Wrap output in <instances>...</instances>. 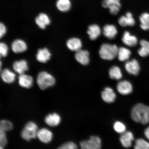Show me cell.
Wrapping results in <instances>:
<instances>
[{
  "mask_svg": "<svg viewBox=\"0 0 149 149\" xmlns=\"http://www.w3.org/2000/svg\"><path fill=\"white\" fill-rule=\"evenodd\" d=\"M132 120L135 122L145 125L149 123V107L142 103L136 104L131 112Z\"/></svg>",
  "mask_w": 149,
  "mask_h": 149,
  "instance_id": "cell-1",
  "label": "cell"
},
{
  "mask_svg": "<svg viewBox=\"0 0 149 149\" xmlns=\"http://www.w3.org/2000/svg\"><path fill=\"white\" fill-rule=\"evenodd\" d=\"M118 49L116 45L104 43L100 46L99 53L100 58L104 60L111 61L117 56Z\"/></svg>",
  "mask_w": 149,
  "mask_h": 149,
  "instance_id": "cell-2",
  "label": "cell"
},
{
  "mask_svg": "<svg viewBox=\"0 0 149 149\" xmlns=\"http://www.w3.org/2000/svg\"><path fill=\"white\" fill-rule=\"evenodd\" d=\"M37 81L40 88L45 90L53 86L55 83V79L51 74L46 72H41L37 76Z\"/></svg>",
  "mask_w": 149,
  "mask_h": 149,
  "instance_id": "cell-3",
  "label": "cell"
},
{
  "mask_svg": "<svg viewBox=\"0 0 149 149\" xmlns=\"http://www.w3.org/2000/svg\"><path fill=\"white\" fill-rule=\"evenodd\" d=\"M38 127L35 123L29 122L27 123L21 132V136L26 141H29L37 137Z\"/></svg>",
  "mask_w": 149,
  "mask_h": 149,
  "instance_id": "cell-4",
  "label": "cell"
},
{
  "mask_svg": "<svg viewBox=\"0 0 149 149\" xmlns=\"http://www.w3.org/2000/svg\"><path fill=\"white\" fill-rule=\"evenodd\" d=\"M101 140L97 136H91L87 140L81 141L80 146L83 149H100L102 147Z\"/></svg>",
  "mask_w": 149,
  "mask_h": 149,
  "instance_id": "cell-5",
  "label": "cell"
},
{
  "mask_svg": "<svg viewBox=\"0 0 149 149\" xmlns=\"http://www.w3.org/2000/svg\"><path fill=\"white\" fill-rule=\"evenodd\" d=\"M102 6L104 8H109L113 15L118 14L121 7L120 0H103Z\"/></svg>",
  "mask_w": 149,
  "mask_h": 149,
  "instance_id": "cell-6",
  "label": "cell"
},
{
  "mask_svg": "<svg viewBox=\"0 0 149 149\" xmlns=\"http://www.w3.org/2000/svg\"><path fill=\"white\" fill-rule=\"evenodd\" d=\"M125 68L128 73L134 76L137 75L141 70L138 61L135 59L127 61L125 65Z\"/></svg>",
  "mask_w": 149,
  "mask_h": 149,
  "instance_id": "cell-7",
  "label": "cell"
},
{
  "mask_svg": "<svg viewBox=\"0 0 149 149\" xmlns=\"http://www.w3.org/2000/svg\"><path fill=\"white\" fill-rule=\"evenodd\" d=\"M89 52L86 50L81 49L76 52L75 58L76 61L82 65L86 66L90 62Z\"/></svg>",
  "mask_w": 149,
  "mask_h": 149,
  "instance_id": "cell-8",
  "label": "cell"
},
{
  "mask_svg": "<svg viewBox=\"0 0 149 149\" xmlns=\"http://www.w3.org/2000/svg\"><path fill=\"white\" fill-rule=\"evenodd\" d=\"M117 88L120 94L124 95L130 94L133 89L131 83L126 80L119 82L117 84Z\"/></svg>",
  "mask_w": 149,
  "mask_h": 149,
  "instance_id": "cell-9",
  "label": "cell"
},
{
  "mask_svg": "<svg viewBox=\"0 0 149 149\" xmlns=\"http://www.w3.org/2000/svg\"><path fill=\"white\" fill-rule=\"evenodd\" d=\"M118 23L123 27H132L135 25V21L131 13L128 12L126 13L125 15L120 17L118 19Z\"/></svg>",
  "mask_w": 149,
  "mask_h": 149,
  "instance_id": "cell-10",
  "label": "cell"
},
{
  "mask_svg": "<svg viewBox=\"0 0 149 149\" xmlns=\"http://www.w3.org/2000/svg\"><path fill=\"white\" fill-rule=\"evenodd\" d=\"M122 41L125 45L131 47L136 46L138 40L137 37L131 34L129 31H125L122 38Z\"/></svg>",
  "mask_w": 149,
  "mask_h": 149,
  "instance_id": "cell-11",
  "label": "cell"
},
{
  "mask_svg": "<svg viewBox=\"0 0 149 149\" xmlns=\"http://www.w3.org/2000/svg\"><path fill=\"white\" fill-rule=\"evenodd\" d=\"M37 137L42 142L48 143L51 141L53 139V134L49 130L45 128H43L38 130Z\"/></svg>",
  "mask_w": 149,
  "mask_h": 149,
  "instance_id": "cell-12",
  "label": "cell"
},
{
  "mask_svg": "<svg viewBox=\"0 0 149 149\" xmlns=\"http://www.w3.org/2000/svg\"><path fill=\"white\" fill-rule=\"evenodd\" d=\"M103 35L110 40H113L116 37L118 30L115 26L111 24H107L104 26L102 31Z\"/></svg>",
  "mask_w": 149,
  "mask_h": 149,
  "instance_id": "cell-13",
  "label": "cell"
},
{
  "mask_svg": "<svg viewBox=\"0 0 149 149\" xmlns=\"http://www.w3.org/2000/svg\"><path fill=\"white\" fill-rule=\"evenodd\" d=\"M120 139L123 146L129 148L132 146V141L134 140L133 134L130 131L125 132L121 134Z\"/></svg>",
  "mask_w": 149,
  "mask_h": 149,
  "instance_id": "cell-14",
  "label": "cell"
},
{
  "mask_svg": "<svg viewBox=\"0 0 149 149\" xmlns=\"http://www.w3.org/2000/svg\"><path fill=\"white\" fill-rule=\"evenodd\" d=\"M102 97L104 102L111 103L114 102L116 95L114 91L110 87H107L104 89L101 94Z\"/></svg>",
  "mask_w": 149,
  "mask_h": 149,
  "instance_id": "cell-15",
  "label": "cell"
},
{
  "mask_svg": "<svg viewBox=\"0 0 149 149\" xmlns=\"http://www.w3.org/2000/svg\"><path fill=\"white\" fill-rule=\"evenodd\" d=\"M87 32L91 40H95L100 36L102 31L100 27L98 25L93 24L89 26Z\"/></svg>",
  "mask_w": 149,
  "mask_h": 149,
  "instance_id": "cell-16",
  "label": "cell"
},
{
  "mask_svg": "<svg viewBox=\"0 0 149 149\" xmlns=\"http://www.w3.org/2000/svg\"><path fill=\"white\" fill-rule=\"evenodd\" d=\"M27 47L25 42L20 39L15 40L12 43V51L15 53H23L27 50Z\"/></svg>",
  "mask_w": 149,
  "mask_h": 149,
  "instance_id": "cell-17",
  "label": "cell"
},
{
  "mask_svg": "<svg viewBox=\"0 0 149 149\" xmlns=\"http://www.w3.org/2000/svg\"><path fill=\"white\" fill-rule=\"evenodd\" d=\"M33 78L31 76L23 74H20L19 76V84L24 88H31L33 86Z\"/></svg>",
  "mask_w": 149,
  "mask_h": 149,
  "instance_id": "cell-18",
  "label": "cell"
},
{
  "mask_svg": "<svg viewBox=\"0 0 149 149\" xmlns=\"http://www.w3.org/2000/svg\"><path fill=\"white\" fill-rule=\"evenodd\" d=\"M66 45L70 51L76 52L81 49L82 43L79 39L74 37L67 41Z\"/></svg>",
  "mask_w": 149,
  "mask_h": 149,
  "instance_id": "cell-19",
  "label": "cell"
},
{
  "mask_svg": "<svg viewBox=\"0 0 149 149\" xmlns=\"http://www.w3.org/2000/svg\"><path fill=\"white\" fill-rule=\"evenodd\" d=\"M51 54L47 48H45L38 50L36 54V59L39 62L46 63L49 60Z\"/></svg>",
  "mask_w": 149,
  "mask_h": 149,
  "instance_id": "cell-20",
  "label": "cell"
},
{
  "mask_svg": "<svg viewBox=\"0 0 149 149\" xmlns=\"http://www.w3.org/2000/svg\"><path fill=\"white\" fill-rule=\"evenodd\" d=\"M13 68L15 72L19 74H24L29 69L27 61L25 60L15 61L13 64Z\"/></svg>",
  "mask_w": 149,
  "mask_h": 149,
  "instance_id": "cell-21",
  "label": "cell"
},
{
  "mask_svg": "<svg viewBox=\"0 0 149 149\" xmlns=\"http://www.w3.org/2000/svg\"><path fill=\"white\" fill-rule=\"evenodd\" d=\"M35 22L38 27L42 29H45L47 26L49 25L51 20L49 17L45 14L40 13L35 18Z\"/></svg>",
  "mask_w": 149,
  "mask_h": 149,
  "instance_id": "cell-22",
  "label": "cell"
},
{
  "mask_svg": "<svg viewBox=\"0 0 149 149\" xmlns=\"http://www.w3.org/2000/svg\"><path fill=\"white\" fill-rule=\"evenodd\" d=\"M45 121L48 125L55 127L58 125L61 122V118L59 115L56 113H51L47 116Z\"/></svg>",
  "mask_w": 149,
  "mask_h": 149,
  "instance_id": "cell-23",
  "label": "cell"
},
{
  "mask_svg": "<svg viewBox=\"0 0 149 149\" xmlns=\"http://www.w3.org/2000/svg\"><path fill=\"white\" fill-rule=\"evenodd\" d=\"M1 77L4 82L11 84L14 82L16 79V75L10 70L5 69L1 72Z\"/></svg>",
  "mask_w": 149,
  "mask_h": 149,
  "instance_id": "cell-24",
  "label": "cell"
},
{
  "mask_svg": "<svg viewBox=\"0 0 149 149\" xmlns=\"http://www.w3.org/2000/svg\"><path fill=\"white\" fill-rule=\"evenodd\" d=\"M131 55V52L128 48L123 47L118 48L117 57L120 61H127Z\"/></svg>",
  "mask_w": 149,
  "mask_h": 149,
  "instance_id": "cell-25",
  "label": "cell"
},
{
  "mask_svg": "<svg viewBox=\"0 0 149 149\" xmlns=\"http://www.w3.org/2000/svg\"><path fill=\"white\" fill-rule=\"evenodd\" d=\"M141 47L138 50V53L140 56L145 57L149 56V42L142 40L139 42Z\"/></svg>",
  "mask_w": 149,
  "mask_h": 149,
  "instance_id": "cell-26",
  "label": "cell"
},
{
  "mask_svg": "<svg viewBox=\"0 0 149 149\" xmlns=\"http://www.w3.org/2000/svg\"><path fill=\"white\" fill-rule=\"evenodd\" d=\"M139 20L140 22V27L143 31L149 30V13L145 12L139 16Z\"/></svg>",
  "mask_w": 149,
  "mask_h": 149,
  "instance_id": "cell-27",
  "label": "cell"
},
{
  "mask_svg": "<svg viewBox=\"0 0 149 149\" xmlns=\"http://www.w3.org/2000/svg\"><path fill=\"white\" fill-rule=\"evenodd\" d=\"M109 74L111 79L117 80L122 79L123 76L120 69L118 66H116L111 67L110 69Z\"/></svg>",
  "mask_w": 149,
  "mask_h": 149,
  "instance_id": "cell-28",
  "label": "cell"
},
{
  "mask_svg": "<svg viewBox=\"0 0 149 149\" xmlns=\"http://www.w3.org/2000/svg\"><path fill=\"white\" fill-rule=\"evenodd\" d=\"M56 6L61 12H67L70 10L71 3L70 0H58Z\"/></svg>",
  "mask_w": 149,
  "mask_h": 149,
  "instance_id": "cell-29",
  "label": "cell"
},
{
  "mask_svg": "<svg viewBox=\"0 0 149 149\" xmlns=\"http://www.w3.org/2000/svg\"><path fill=\"white\" fill-rule=\"evenodd\" d=\"M134 148L135 149H149V143L142 139L136 141Z\"/></svg>",
  "mask_w": 149,
  "mask_h": 149,
  "instance_id": "cell-30",
  "label": "cell"
},
{
  "mask_svg": "<svg viewBox=\"0 0 149 149\" xmlns=\"http://www.w3.org/2000/svg\"><path fill=\"white\" fill-rule=\"evenodd\" d=\"M13 125L10 121L3 120L0 123V130L5 132L9 131L12 129Z\"/></svg>",
  "mask_w": 149,
  "mask_h": 149,
  "instance_id": "cell-31",
  "label": "cell"
},
{
  "mask_svg": "<svg viewBox=\"0 0 149 149\" xmlns=\"http://www.w3.org/2000/svg\"><path fill=\"white\" fill-rule=\"evenodd\" d=\"M113 128L117 133L122 134L126 131V127L122 122L117 121L113 124Z\"/></svg>",
  "mask_w": 149,
  "mask_h": 149,
  "instance_id": "cell-32",
  "label": "cell"
},
{
  "mask_svg": "<svg viewBox=\"0 0 149 149\" xmlns=\"http://www.w3.org/2000/svg\"><path fill=\"white\" fill-rule=\"evenodd\" d=\"M7 143V139L5 132L0 130V148L3 149Z\"/></svg>",
  "mask_w": 149,
  "mask_h": 149,
  "instance_id": "cell-33",
  "label": "cell"
},
{
  "mask_svg": "<svg viewBox=\"0 0 149 149\" xmlns=\"http://www.w3.org/2000/svg\"><path fill=\"white\" fill-rule=\"evenodd\" d=\"M58 149H76L77 148V146L75 143L72 141H69L63 144L59 147Z\"/></svg>",
  "mask_w": 149,
  "mask_h": 149,
  "instance_id": "cell-34",
  "label": "cell"
},
{
  "mask_svg": "<svg viewBox=\"0 0 149 149\" xmlns=\"http://www.w3.org/2000/svg\"><path fill=\"white\" fill-rule=\"evenodd\" d=\"M8 47L7 45L4 42H1L0 44V54L1 57L6 56L8 54Z\"/></svg>",
  "mask_w": 149,
  "mask_h": 149,
  "instance_id": "cell-35",
  "label": "cell"
},
{
  "mask_svg": "<svg viewBox=\"0 0 149 149\" xmlns=\"http://www.w3.org/2000/svg\"><path fill=\"white\" fill-rule=\"evenodd\" d=\"M0 37L1 38L6 32V28L5 25L3 23H1L0 24Z\"/></svg>",
  "mask_w": 149,
  "mask_h": 149,
  "instance_id": "cell-36",
  "label": "cell"
},
{
  "mask_svg": "<svg viewBox=\"0 0 149 149\" xmlns=\"http://www.w3.org/2000/svg\"><path fill=\"white\" fill-rule=\"evenodd\" d=\"M144 134L147 139L149 140V126L145 130Z\"/></svg>",
  "mask_w": 149,
  "mask_h": 149,
  "instance_id": "cell-37",
  "label": "cell"
}]
</instances>
